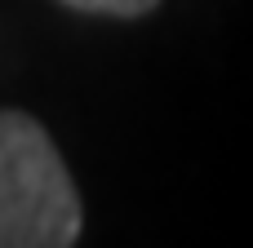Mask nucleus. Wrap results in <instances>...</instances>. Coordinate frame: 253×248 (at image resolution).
<instances>
[{"instance_id": "1", "label": "nucleus", "mask_w": 253, "mask_h": 248, "mask_svg": "<svg viewBox=\"0 0 253 248\" xmlns=\"http://www.w3.org/2000/svg\"><path fill=\"white\" fill-rule=\"evenodd\" d=\"M80 226V191L44 124L0 111V248H76Z\"/></svg>"}, {"instance_id": "2", "label": "nucleus", "mask_w": 253, "mask_h": 248, "mask_svg": "<svg viewBox=\"0 0 253 248\" xmlns=\"http://www.w3.org/2000/svg\"><path fill=\"white\" fill-rule=\"evenodd\" d=\"M80 13H107V18H138L147 9H156L160 0H62Z\"/></svg>"}]
</instances>
